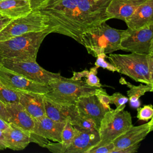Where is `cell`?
I'll list each match as a JSON object with an SVG mask.
<instances>
[{"instance_id":"obj_1","label":"cell","mask_w":153,"mask_h":153,"mask_svg":"<svg viewBox=\"0 0 153 153\" xmlns=\"http://www.w3.org/2000/svg\"><path fill=\"white\" fill-rule=\"evenodd\" d=\"M39 10L47 17L52 33L69 36L81 44V36L87 29L77 0H48Z\"/></svg>"},{"instance_id":"obj_2","label":"cell","mask_w":153,"mask_h":153,"mask_svg":"<svg viewBox=\"0 0 153 153\" xmlns=\"http://www.w3.org/2000/svg\"><path fill=\"white\" fill-rule=\"evenodd\" d=\"M124 30L113 28L103 22L84 32L81 44L88 54L97 57L100 54H111L121 50L120 42Z\"/></svg>"},{"instance_id":"obj_3","label":"cell","mask_w":153,"mask_h":153,"mask_svg":"<svg viewBox=\"0 0 153 153\" xmlns=\"http://www.w3.org/2000/svg\"><path fill=\"white\" fill-rule=\"evenodd\" d=\"M51 33L49 29L31 32L0 41V54L4 58L36 60L41 44Z\"/></svg>"},{"instance_id":"obj_4","label":"cell","mask_w":153,"mask_h":153,"mask_svg":"<svg viewBox=\"0 0 153 153\" xmlns=\"http://www.w3.org/2000/svg\"><path fill=\"white\" fill-rule=\"evenodd\" d=\"M48 84L50 90L44 96L65 105H75L79 97L96 94L102 88L90 86L82 79H75L72 77L67 78L62 76L52 79Z\"/></svg>"},{"instance_id":"obj_5","label":"cell","mask_w":153,"mask_h":153,"mask_svg":"<svg viewBox=\"0 0 153 153\" xmlns=\"http://www.w3.org/2000/svg\"><path fill=\"white\" fill-rule=\"evenodd\" d=\"M107 58L117 68L118 72L136 82L151 85L147 54L111 53Z\"/></svg>"},{"instance_id":"obj_6","label":"cell","mask_w":153,"mask_h":153,"mask_svg":"<svg viewBox=\"0 0 153 153\" xmlns=\"http://www.w3.org/2000/svg\"><path fill=\"white\" fill-rule=\"evenodd\" d=\"M132 125L131 114L124 109L108 111L101 120L98 129L100 141L95 146L112 142Z\"/></svg>"},{"instance_id":"obj_7","label":"cell","mask_w":153,"mask_h":153,"mask_svg":"<svg viewBox=\"0 0 153 153\" xmlns=\"http://www.w3.org/2000/svg\"><path fill=\"white\" fill-rule=\"evenodd\" d=\"M47 29L50 30L47 17L39 10H32L26 16L11 20L0 32V41L26 33Z\"/></svg>"},{"instance_id":"obj_8","label":"cell","mask_w":153,"mask_h":153,"mask_svg":"<svg viewBox=\"0 0 153 153\" xmlns=\"http://www.w3.org/2000/svg\"><path fill=\"white\" fill-rule=\"evenodd\" d=\"M153 24L136 29L124 30L121 42V50L130 53L148 54L152 50Z\"/></svg>"},{"instance_id":"obj_9","label":"cell","mask_w":153,"mask_h":153,"mask_svg":"<svg viewBox=\"0 0 153 153\" xmlns=\"http://www.w3.org/2000/svg\"><path fill=\"white\" fill-rule=\"evenodd\" d=\"M2 65L30 80L42 84H48L52 79L62 76L60 73H53L44 69L36 60L4 58Z\"/></svg>"},{"instance_id":"obj_10","label":"cell","mask_w":153,"mask_h":153,"mask_svg":"<svg viewBox=\"0 0 153 153\" xmlns=\"http://www.w3.org/2000/svg\"><path fill=\"white\" fill-rule=\"evenodd\" d=\"M35 124L30 133L31 142L45 147L51 140L55 142H61V136L65 122L54 121L46 115L34 119Z\"/></svg>"},{"instance_id":"obj_11","label":"cell","mask_w":153,"mask_h":153,"mask_svg":"<svg viewBox=\"0 0 153 153\" xmlns=\"http://www.w3.org/2000/svg\"><path fill=\"white\" fill-rule=\"evenodd\" d=\"M0 80L8 88L16 91H29L45 94L50 90L48 84L30 80L13 71L0 66Z\"/></svg>"},{"instance_id":"obj_12","label":"cell","mask_w":153,"mask_h":153,"mask_svg":"<svg viewBox=\"0 0 153 153\" xmlns=\"http://www.w3.org/2000/svg\"><path fill=\"white\" fill-rule=\"evenodd\" d=\"M75 105L79 114L91 121L97 129L103 116L109 111L100 102L96 94L79 97Z\"/></svg>"},{"instance_id":"obj_13","label":"cell","mask_w":153,"mask_h":153,"mask_svg":"<svg viewBox=\"0 0 153 153\" xmlns=\"http://www.w3.org/2000/svg\"><path fill=\"white\" fill-rule=\"evenodd\" d=\"M99 141L98 130H82L76 128L75 135L65 153H87Z\"/></svg>"},{"instance_id":"obj_14","label":"cell","mask_w":153,"mask_h":153,"mask_svg":"<svg viewBox=\"0 0 153 153\" xmlns=\"http://www.w3.org/2000/svg\"><path fill=\"white\" fill-rule=\"evenodd\" d=\"M150 132V126L149 122L137 126H131L126 131L117 137L113 143L115 146L114 151L121 149L140 142Z\"/></svg>"},{"instance_id":"obj_15","label":"cell","mask_w":153,"mask_h":153,"mask_svg":"<svg viewBox=\"0 0 153 153\" xmlns=\"http://www.w3.org/2000/svg\"><path fill=\"white\" fill-rule=\"evenodd\" d=\"M5 108L8 123H12L26 131H32L35 124L34 118L19 102L5 104Z\"/></svg>"},{"instance_id":"obj_16","label":"cell","mask_w":153,"mask_h":153,"mask_svg":"<svg viewBox=\"0 0 153 153\" xmlns=\"http://www.w3.org/2000/svg\"><path fill=\"white\" fill-rule=\"evenodd\" d=\"M146 0H111L107 8L109 19H117L126 22L137 7Z\"/></svg>"},{"instance_id":"obj_17","label":"cell","mask_w":153,"mask_h":153,"mask_svg":"<svg viewBox=\"0 0 153 153\" xmlns=\"http://www.w3.org/2000/svg\"><path fill=\"white\" fill-rule=\"evenodd\" d=\"M16 92L19 103L34 119L45 115L44 94L22 91Z\"/></svg>"},{"instance_id":"obj_18","label":"cell","mask_w":153,"mask_h":153,"mask_svg":"<svg viewBox=\"0 0 153 153\" xmlns=\"http://www.w3.org/2000/svg\"><path fill=\"white\" fill-rule=\"evenodd\" d=\"M131 29L141 28L153 24V0H146L125 22Z\"/></svg>"},{"instance_id":"obj_19","label":"cell","mask_w":153,"mask_h":153,"mask_svg":"<svg viewBox=\"0 0 153 153\" xmlns=\"http://www.w3.org/2000/svg\"><path fill=\"white\" fill-rule=\"evenodd\" d=\"M7 148L14 151L24 149L30 142V133L9 123V127L3 131Z\"/></svg>"},{"instance_id":"obj_20","label":"cell","mask_w":153,"mask_h":153,"mask_svg":"<svg viewBox=\"0 0 153 153\" xmlns=\"http://www.w3.org/2000/svg\"><path fill=\"white\" fill-rule=\"evenodd\" d=\"M32 11L29 0H2L0 1V13L12 20L26 16Z\"/></svg>"},{"instance_id":"obj_21","label":"cell","mask_w":153,"mask_h":153,"mask_svg":"<svg viewBox=\"0 0 153 153\" xmlns=\"http://www.w3.org/2000/svg\"><path fill=\"white\" fill-rule=\"evenodd\" d=\"M76 131V128L74 127L68 118L65 121L64 127L62 132L61 142L56 143L49 142L45 148L50 151L54 153H65L66 149L73 140Z\"/></svg>"},{"instance_id":"obj_22","label":"cell","mask_w":153,"mask_h":153,"mask_svg":"<svg viewBox=\"0 0 153 153\" xmlns=\"http://www.w3.org/2000/svg\"><path fill=\"white\" fill-rule=\"evenodd\" d=\"M45 115L59 122H65L68 117V105L57 103L44 96Z\"/></svg>"},{"instance_id":"obj_23","label":"cell","mask_w":153,"mask_h":153,"mask_svg":"<svg viewBox=\"0 0 153 153\" xmlns=\"http://www.w3.org/2000/svg\"><path fill=\"white\" fill-rule=\"evenodd\" d=\"M120 82L122 84H125L127 86L129 90L127 91L128 101L131 106L133 108H138L140 105L139 98L144 95L146 92L151 91V85L148 84H140L139 85H133L128 82H127L124 78H121Z\"/></svg>"},{"instance_id":"obj_24","label":"cell","mask_w":153,"mask_h":153,"mask_svg":"<svg viewBox=\"0 0 153 153\" xmlns=\"http://www.w3.org/2000/svg\"><path fill=\"white\" fill-rule=\"evenodd\" d=\"M71 123L76 128L82 130H98L89 120L79 114L75 105H68V117Z\"/></svg>"},{"instance_id":"obj_25","label":"cell","mask_w":153,"mask_h":153,"mask_svg":"<svg viewBox=\"0 0 153 153\" xmlns=\"http://www.w3.org/2000/svg\"><path fill=\"white\" fill-rule=\"evenodd\" d=\"M98 68L97 66L92 67L90 70L85 69L81 72H74L72 78L75 79H81L82 78H85V82L92 87H102L100 79L97 76Z\"/></svg>"},{"instance_id":"obj_26","label":"cell","mask_w":153,"mask_h":153,"mask_svg":"<svg viewBox=\"0 0 153 153\" xmlns=\"http://www.w3.org/2000/svg\"><path fill=\"white\" fill-rule=\"evenodd\" d=\"M0 101L4 103H15L19 102L17 92L7 87L0 80Z\"/></svg>"},{"instance_id":"obj_27","label":"cell","mask_w":153,"mask_h":153,"mask_svg":"<svg viewBox=\"0 0 153 153\" xmlns=\"http://www.w3.org/2000/svg\"><path fill=\"white\" fill-rule=\"evenodd\" d=\"M153 117V106L152 105L137 108V118L139 120L148 121Z\"/></svg>"},{"instance_id":"obj_28","label":"cell","mask_w":153,"mask_h":153,"mask_svg":"<svg viewBox=\"0 0 153 153\" xmlns=\"http://www.w3.org/2000/svg\"><path fill=\"white\" fill-rule=\"evenodd\" d=\"M107 57L108 56H106V54L104 53L98 55L96 57L97 59L94 63V65L97 66L98 68H102L103 69H107L112 72H118L117 68L114 65H113L111 63H109L105 60V59L107 58Z\"/></svg>"},{"instance_id":"obj_29","label":"cell","mask_w":153,"mask_h":153,"mask_svg":"<svg viewBox=\"0 0 153 153\" xmlns=\"http://www.w3.org/2000/svg\"><path fill=\"white\" fill-rule=\"evenodd\" d=\"M111 97V104H114L116 108L124 109L126 103L128 101V98L119 92H115Z\"/></svg>"},{"instance_id":"obj_30","label":"cell","mask_w":153,"mask_h":153,"mask_svg":"<svg viewBox=\"0 0 153 153\" xmlns=\"http://www.w3.org/2000/svg\"><path fill=\"white\" fill-rule=\"evenodd\" d=\"M115 149V146L113 142L107 145L94 146L91 148L87 153H112Z\"/></svg>"},{"instance_id":"obj_31","label":"cell","mask_w":153,"mask_h":153,"mask_svg":"<svg viewBox=\"0 0 153 153\" xmlns=\"http://www.w3.org/2000/svg\"><path fill=\"white\" fill-rule=\"evenodd\" d=\"M96 94L100 102L103 106H105L109 110H111L112 109L109 106V105L111 104V97L109 94H108L105 89L101 88L100 90L99 91H97V93Z\"/></svg>"},{"instance_id":"obj_32","label":"cell","mask_w":153,"mask_h":153,"mask_svg":"<svg viewBox=\"0 0 153 153\" xmlns=\"http://www.w3.org/2000/svg\"><path fill=\"white\" fill-rule=\"evenodd\" d=\"M147 59L149 66V74L151 81V92H153V50L147 54Z\"/></svg>"},{"instance_id":"obj_33","label":"cell","mask_w":153,"mask_h":153,"mask_svg":"<svg viewBox=\"0 0 153 153\" xmlns=\"http://www.w3.org/2000/svg\"><path fill=\"white\" fill-rule=\"evenodd\" d=\"M139 143L121 149H118L114 151L113 153H134L137 151V149L139 147Z\"/></svg>"},{"instance_id":"obj_34","label":"cell","mask_w":153,"mask_h":153,"mask_svg":"<svg viewBox=\"0 0 153 153\" xmlns=\"http://www.w3.org/2000/svg\"><path fill=\"white\" fill-rule=\"evenodd\" d=\"M29 1L32 10H39L48 1V0H29Z\"/></svg>"},{"instance_id":"obj_35","label":"cell","mask_w":153,"mask_h":153,"mask_svg":"<svg viewBox=\"0 0 153 153\" xmlns=\"http://www.w3.org/2000/svg\"><path fill=\"white\" fill-rule=\"evenodd\" d=\"M12 19L0 13V32L10 23Z\"/></svg>"},{"instance_id":"obj_36","label":"cell","mask_w":153,"mask_h":153,"mask_svg":"<svg viewBox=\"0 0 153 153\" xmlns=\"http://www.w3.org/2000/svg\"><path fill=\"white\" fill-rule=\"evenodd\" d=\"M0 117L8 123V116L5 108V104L0 101Z\"/></svg>"},{"instance_id":"obj_37","label":"cell","mask_w":153,"mask_h":153,"mask_svg":"<svg viewBox=\"0 0 153 153\" xmlns=\"http://www.w3.org/2000/svg\"><path fill=\"white\" fill-rule=\"evenodd\" d=\"M7 148V147L5 142V138L3 131H0V151L5 149Z\"/></svg>"},{"instance_id":"obj_38","label":"cell","mask_w":153,"mask_h":153,"mask_svg":"<svg viewBox=\"0 0 153 153\" xmlns=\"http://www.w3.org/2000/svg\"><path fill=\"white\" fill-rule=\"evenodd\" d=\"M9 127V123L0 117V131H4Z\"/></svg>"},{"instance_id":"obj_39","label":"cell","mask_w":153,"mask_h":153,"mask_svg":"<svg viewBox=\"0 0 153 153\" xmlns=\"http://www.w3.org/2000/svg\"><path fill=\"white\" fill-rule=\"evenodd\" d=\"M149 123L150 126V131H153V117L150 120Z\"/></svg>"},{"instance_id":"obj_40","label":"cell","mask_w":153,"mask_h":153,"mask_svg":"<svg viewBox=\"0 0 153 153\" xmlns=\"http://www.w3.org/2000/svg\"><path fill=\"white\" fill-rule=\"evenodd\" d=\"M3 59L4 57L2 56V55L0 54V66L2 65V60H3Z\"/></svg>"},{"instance_id":"obj_41","label":"cell","mask_w":153,"mask_h":153,"mask_svg":"<svg viewBox=\"0 0 153 153\" xmlns=\"http://www.w3.org/2000/svg\"><path fill=\"white\" fill-rule=\"evenodd\" d=\"M152 50H153V43H152Z\"/></svg>"},{"instance_id":"obj_42","label":"cell","mask_w":153,"mask_h":153,"mask_svg":"<svg viewBox=\"0 0 153 153\" xmlns=\"http://www.w3.org/2000/svg\"><path fill=\"white\" fill-rule=\"evenodd\" d=\"M2 1V0H0V1Z\"/></svg>"},{"instance_id":"obj_43","label":"cell","mask_w":153,"mask_h":153,"mask_svg":"<svg viewBox=\"0 0 153 153\" xmlns=\"http://www.w3.org/2000/svg\"><path fill=\"white\" fill-rule=\"evenodd\" d=\"M96 1H97V0H96Z\"/></svg>"}]
</instances>
